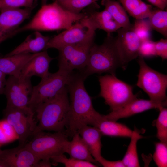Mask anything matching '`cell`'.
Returning <instances> with one entry per match:
<instances>
[{"instance_id": "obj_40", "label": "cell", "mask_w": 167, "mask_h": 167, "mask_svg": "<svg viewBox=\"0 0 167 167\" xmlns=\"http://www.w3.org/2000/svg\"><path fill=\"white\" fill-rule=\"evenodd\" d=\"M48 0H41V5H43L47 4V2Z\"/></svg>"}, {"instance_id": "obj_14", "label": "cell", "mask_w": 167, "mask_h": 167, "mask_svg": "<svg viewBox=\"0 0 167 167\" xmlns=\"http://www.w3.org/2000/svg\"><path fill=\"white\" fill-rule=\"evenodd\" d=\"M37 5V1L29 8H7L0 10V44L16 34V32L19 25L29 18Z\"/></svg>"}, {"instance_id": "obj_9", "label": "cell", "mask_w": 167, "mask_h": 167, "mask_svg": "<svg viewBox=\"0 0 167 167\" xmlns=\"http://www.w3.org/2000/svg\"><path fill=\"white\" fill-rule=\"evenodd\" d=\"M96 30L86 15L75 23L70 28L50 38L46 50L49 48L58 50L65 45L94 41Z\"/></svg>"}, {"instance_id": "obj_10", "label": "cell", "mask_w": 167, "mask_h": 167, "mask_svg": "<svg viewBox=\"0 0 167 167\" xmlns=\"http://www.w3.org/2000/svg\"><path fill=\"white\" fill-rule=\"evenodd\" d=\"M34 113L32 109L6 108L3 110V118L13 127L19 145H25L28 139L33 135L37 124L34 118Z\"/></svg>"}, {"instance_id": "obj_26", "label": "cell", "mask_w": 167, "mask_h": 167, "mask_svg": "<svg viewBox=\"0 0 167 167\" xmlns=\"http://www.w3.org/2000/svg\"><path fill=\"white\" fill-rule=\"evenodd\" d=\"M142 131L134 128L126 153L122 160L125 167H140L137 150L138 141L144 137L140 134Z\"/></svg>"}, {"instance_id": "obj_34", "label": "cell", "mask_w": 167, "mask_h": 167, "mask_svg": "<svg viewBox=\"0 0 167 167\" xmlns=\"http://www.w3.org/2000/svg\"><path fill=\"white\" fill-rule=\"evenodd\" d=\"M37 0H0V10L7 8H29L33 6Z\"/></svg>"}, {"instance_id": "obj_33", "label": "cell", "mask_w": 167, "mask_h": 167, "mask_svg": "<svg viewBox=\"0 0 167 167\" xmlns=\"http://www.w3.org/2000/svg\"><path fill=\"white\" fill-rule=\"evenodd\" d=\"M98 0H69L59 3L67 10L76 14L81 13L84 9L96 2Z\"/></svg>"}, {"instance_id": "obj_7", "label": "cell", "mask_w": 167, "mask_h": 167, "mask_svg": "<svg viewBox=\"0 0 167 167\" xmlns=\"http://www.w3.org/2000/svg\"><path fill=\"white\" fill-rule=\"evenodd\" d=\"M25 144L41 160H50L53 156L65 153L69 137L66 130L54 133L41 131L36 133Z\"/></svg>"}, {"instance_id": "obj_8", "label": "cell", "mask_w": 167, "mask_h": 167, "mask_svg": "<svg viewBox=\"0 0 167 167\" xmlns=\"http://www.w3.org/2000/svg\"><path fill=\"white\" fill-rule=\"evenodd\" d=\"M138 57L139 69L136 85L146 93L150 100L158 102L166 101L167 75L152 68L143 58Z\"/></svg>"}, {"instance_id": "obj_30", "label": "cell", "mask_w": 167, "mask_h": 167, "mask_svg": "<svg viewBox=\"0 0 167 167\" xmlns=\"http://www.w3.org/2000/svg\"><path fill=\"white\" fill-rule=\"evenodd\" d=\"M145 19H136L131 28L141 41L151 39L152 30L148 20Z\"/></svg>"}, {"instance_id": "obj_37", "label": "cell", "mask_w": 167, "mask_h": 167, "mask_svg": "<svg viewBox=\"0 0 167 167\" xmlns=\"http://www.w3.org/2000/svg\"><path fill=\"white\" fill-rule=\"evenodd\" d=\"M99 163L104 167H125L122 160L110 161L105 159L103 157Z\"/></svg>"}, {"instance_id": "obj_27", "label": "cell", "mask_w": 167, "mask_h": 167, "mask_svg": "<svg viewBox=\"0 0 167 167\" xmlns=\"http://www.w3.org/2000/svg\"><path fill=\"white\" fill-rule=\"evenodd\" d=\"M148 19L152 30L167 37V11L159 9L152 10Z\"/></svg>"}, {"instance_id": "obj_29", "label": "cell", "mask_w": 167, "mask_h": 167, "mask_svg": "<svg viewBox=\"0 0 167 167\" xmlns=\"http://www.w3.org/2000/svg\"><path fill=\"white\" fill-rule=\"evenodd\" d=\"M55 163L63 164L66 167H96L98 165L92 163L70 157L67 158L63 154L52 157L50 159Z\"/></svg>"}, {"instance_id": "obj_16", "label": "cell", "mask_w": 167, "mask_h": 167, "mask_svg": "<svg viewBox=\"0 0 167 167\" xmlns=\"http://www.w3.org/2000/svg\"><path fill=\"white\" fill-rule=\"evenodd\" d=\"M166 105V101L158 102L137 97L122 108L112 111L106 115H103V120L116 122L120 119L128 117L150 109L165 107Z\"/></svg>"}, {"instance_id": "obj_21", "label": "cell", "mask_w": 167, "mask_h": 167, "mask_svg": "<svg viewBox=\"0 0 167 167\" xmlns=\"http://www.w3.org/2000/svg\"><path fill=\"white\" fill-rule=\"evenodd\" d=\"M78 132L87 145L93 157L99 163L103 157L101 154V138L102 135L99 130L94 126L86 125Z\"/></svg>"}, {"instance_id": "obj_3", "label": "cell", "mask_w": 167, "mask_h": 167, "mask_svg": "<svg viewBox=\"0 0 167 167\" xmlns=\"http://www.w3.org/2000/svg\"><path fill=\"white\" fill-rule=\"evenodd\" d=\"M67 87L54 97L36 107L34 110L38 123L34 134L45 131L65 130L68 122L69 100Z\"/></svg>"}, {"instance_id": "obj_4", "label": "cell", "mask_w": 167, "mask_h": 167, "mask_svg": "<svg viewBox=\"0 0 167 167\" xmlns=\"http://www.w3.org/2000/svg\"><path fill=\"white\" fill-rule=\"evenodd\" d=\"M115 37L107 34L103 43H94L90 50L86 66L81 74L85 79L94 74L103 73L116 75V69H123L122 63L115 45Z\"/></svg>"}, {"instance_id": "obj_2", "label": "cell", "mask_w": 167, "mask_h": 167, "mask_svg": "<svg viewBox=\"0 0 167 167\" xmlns=\"http://www.w3.org/2000/svg\"><path fill=\"white\" fill-rule=\"evenodd\" d=\"M86 15L84 11L79 14L71 12L62 7L55 0L51 3L42 5L28 23L17 30L16 34L28 30L67 29Z\"/></svg>"}, {"instance_id": "obj_24", "label": "cell", "mask_w": 167, "mask_h": 167, "mask_svg": "<svg viewBox=\"0 0 167 167\" xmlns=\"http://www.w3.org/2000/svg\"><path fill=\"white\" fill-rule=\"evenodd\" d=\"M97 128L102 135L113 137L130 138L133 131L124 124L113 121L103 120Z\"/></svg>"}, {"instance_id": "obj_28", "label": "cell", "mask_w": 167, "mask_h": 167, "mask_svg": "<svg viewBox=\"0 0 167 167\" xmlns=\"http://www.w3.org/2000/svg\"><path fill=\"white\" fill-rule=\"evenodd\" d=\"M158 109L159 113L155 122L157 130L156 136L160 142L167 143V109L164 106Z\"/></svg>"}, {"instance_id": "obj_41", "label": "cell", "mask_w": 167, "mask_h": 167, "mask_svg": "<svg viewBox=\"0 0 167 167\" xmlns=\"http://www.w3.org/2000/svg\"><path fill=\"white\" fill-rule=\"evenodd\" d=\"M69 0H57L59 3H61Z\"/></svg>"}, {"instance_id": "obj_6", "label": "cell", "mask_w": 167, "mask_h": 167, "mask_svg": "<svg viewBox=\"0 0 167 167\" xmlns=\"http://www.w3.org/2000/svg\"><path fill=\"white\" fill-rule=\"evenodd\" d=\"M100 87L99 96L103 98L112 111L116 110L137 97L132 86L118 79L116 75L107 74L98 77Z\"/></svg>"}, {"instance_id": "obj_39", "label": "cell", "mask_w": 167, "mask_h": 167, "mask_svg": "<svg viewBox=\"0 0 167 167\" xmlns=\"http://www.w3.org/2000/svg\"><path fill=\"white\" fill-rule=\"evenodd\" d=\"M6 75L0 70V95L4 93L6 83Z\"/></svg>"}, {"instance_id": "obj_5", "label": "cell", "mask_w": 167, "mask_h": 167, "mask_svg": "<svg viewBox=\"0 0 167 167\" xmlns=\"http://www.w3.org/2000/svg\"><path fill=\"white\" fill-rule=\"evenodd\" d=\"M75 75L73 72L59 68L54 73L49 72L32 87L29 107L34 111L37 106L54 97L69 84Z\"/></svg>"}, {"instance_id": "obj_22", "label": "cell", "mask_w": 167, "mask_h": 167, "mask_svg": "<svg viewBox=\"0 0 167 167\" xmlns=\"http://www.w3.org/2000/svg\"><path fill=\"white\" fill-rule=\"evenodd\" d=\"M72 137V139L67 143L65 153L68 154L70 157L89 161L99 166L100 164L93 157L79 133H75Z\"/></svg>"}, {"instance_id": "obj_42", "label": "cell", "mask_w": 167, "mask_h": 167, "mask_svg": "<svg viewBox=\"0 0 167 167\" xmlns=\"http://www.w3.org/2000/svg\"><path fill=\"white\" fill-rule=\"evenodd\" d=\"M0 167H5L4 165L0 161Z\"/></svg>"}, {"instance_id": "obj_13", "label": "cell", "mask_w": 167, "mask_h": 167, "mask_svg": "<svg viewBox=\"0 0 167 167\" xmlns=\"http://www.w3.org/2000/svg\"><path fill=\"white\" fill-rule=\"evenodd\" d=\"M0 161L5 167H49V161L41 160L26 145L2 151Z\"/></svg>"}, {"instance_id": "obj_38", "label": "cell", "mask_w": 167, "mask_h": 167, "mask_svg": "<svg viewBox=\"0 0 167 167\" xmlns=\"http://www.w3.org/2000/svg\"><path fill=\"white\" fill-rule=\"evenodd\" d=\"M152 5L162 10L166 7L167 0H147Z\"/></svg>"}, {"instance_id": "obj_12", "label": "cell", "mask_w": 167, "mask_h": 167, "mask_svg": "<svg viewBox=\"0 0 167 167\" xmlns=\"http://www.w3.org/2000/svg\"><path fill=\"white\" fill-rule=\"evenodd\" d=\"M32 89L31 79L10 75L6 79L4 93L7 100L6 108L32 109L28 104Z\"/></svg>"}, {"instance_id": "obj_25", "label": "cell", "mask_w": 167, "mask_h": 167, "mask_svg": "<svg viewBox=\"0 0 167 167\" xmlns=\"http://www.w3.org/2000/svg\"><path fill=\"white\" fill-rule=\"evenodd\" d=\"M130 15L137 19L148 18L152 10V6L141 0H118Z\"/></svg>"}, {"instance_id": "obj_35", "label": "cell", "mask_w": 167, "mask_h": 167, "mask_svg": "<svg viewBox=\"0 0 167 167\" xmlns=\"http://www.w3.org/2000/svg\"><path fill=\"white\" fill-rule=\"evenodd\" d=\"M156 56L155 47V41L151 39L142 41L139 50L138 56L150 58Z\"/></svg>"}, {"instance_id": "obj_17", "label": "cell", "mask_w": 167, "mask_h": 167, "mask_svg": "<svg viewBox=\"0 0 167 167\" xmlns=\"http://www.w3.org/2000/svg\"><path fill=\"white\" fill-rule=\"evenodd\" d=\"M54 59L49 55L46 50L39 53L26 64L19 77L31 79L32 77L36 76L43 78L49 73V64Z\"/></svg>"}, {"instance_id": "obj_23", "label": "cell", "mask_w": 167, "mask_h": 167, "mask_svg": "<svg viewBox=\"0 0 167 167\" xmlns=\"http://www.w3.org/2000/svg\"><path fill=\"white\" fill-rule=\"evenodd\" d=\"M101 3L121 27L132 28V24L126 11L119 2L114 0H101Z\"/></svg>"}, {"instance_id": "obj_18", "label": "cell", "mask_w": 167, "mask_h": 167, "mask_svg": "<svg viewBox=\"0 0 167 167\" xmlns=\"http://www.w3.org/2000/svg\"><path fill=\"white\" fill-rule=\"evenodd\" d=\"M89 6L83 11L96 29H101L107 34H111L121 28L106 10L105 9L101 11L96 10L99 7L96 2Z\"/></svg>"}, {"instance_id": "obj_36", "label": "cell", "mask_w": 167, "mask_h": 167, "mask_svg": "<svg viewBox=\"0 0 167 167\" xmlns=\"http://www.w3.org/2000/svg\"><path fill=\"white\" fill-rule=\"evenodd\" d=\"M155 47L156 56L160 57L163 60L167 59V39H161L155 41Z\"/></svg>"}, {"instance_id": "obj_20", "label": "cell", "mask_w": 167, "mask_h": 167, "mask_svg": "<svg viewBox=\"0 0 167 167\" xmlns=\"http://www.w3.org/2000/svg\"><path fill=\"white\" fill-rule=\"evenodd\" d=\"M34 35L28 36L19 45L6 55L24 53H37L45 50L47 45L50 38L43 35L39 31H36Z\"/></svg>"}, {"instance_id": "obj_32", "label": "cell", "mask_w": 167, "mask_h": 167, "mask_svg": "<svg viewBox=\"0 0 167 167\" xmlns=\"http://www.w3.org/2000/svg\"><path fill=\"white\" fill-rule=\"evenodd\" d=\"M155 151L152 156L156 165L159 167L167 166V143L160 142L155 143Z\"/></svg>"}, {"instance_id": "obj_31", "label": "cell", "mask_w": 167, "mask_h": 167, "mask_svg": "<svg viewBox=\"0 0 167 167\" xmlns=\"http://www.w3.org/2000/svg\"><path fill=\"white\" fill-rule=\"evenodd\" d=\"M18 139L12 126L4 119L0 120V145L1 146Z\"/></svg>"}, {"instance_id": "obj_15", "label": "cell", "mask_w": 167, "mask_h": 167, "mask_svg": "<svg viewBox=\"0 0 167 167\" xmlns=\"http://www.w3.org/2000/svg\"><path fill=\"white\" fill-rule=\"evenodd\" d=\"M117 31L115 45L124 70L130 62L138 57L141 41L131 28L121 27Z\"/></svg>"}, {"instance_id": "obj_19", "label": "cell", "mask_w": 167, "mask_h": 167, "mask_svg": "<svg viewBox=\"0 0 167 167\" xmlns=\"http://www.w3.org/2000/svg\"><path fill=\"white\" fill-rule=\"evenodd\" d=\"M39 53H21L4 57L0 56V70L6 75L18 77L26 64Z\"/></svg>"}, {"instance_id": "obj_43", "label": "cell", "mask_w": 167, "mask_h": 167, "mask_svg": "<svg viewBox=\"0 0 167 167\" xmlns=\"http://www.w3.org/2000/svg\"><path fill=\"white\" fill-rule=\"evenodd\" d=\"M1 145H0V153L2 151V150L1 149Z\"/></svg>"}, {"instance_id": "obj_11", "label": "cell", "mask_w": 167, "mask_h": 167, "mask_svg": "<svg viewBox=\"0 0 167 167\" xmlns=\"http://www.w3.org/2000/svg\"><path fill=\"white\" fill-rule=\"evenodd\" d=\"M94 41L66 45L58 49L59 68L70 72H73L75 69L83 70Z\"/></svg>"}, {"instance_id": "obj_1", "label": "cell", "mask_w": 167, "mask_h": 167, "mask_svg": "<svg viewBox=\"0 0 167 167\" xmlns=\"http://www.w3.org/2000/svg\"><path fill=\"white\" fill-rule=\"evenodd\" d=\"M85 79L81 74L75 75L67 86L69 94V108L66 130L69 137H72L86 125L97 127L103 120V115L93 107L91 98L85 87Z\"/></svg>"}]
</instances>
